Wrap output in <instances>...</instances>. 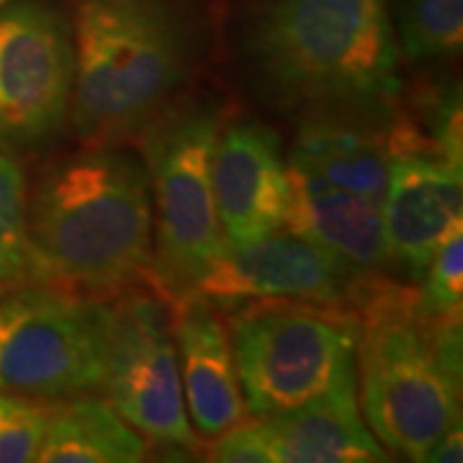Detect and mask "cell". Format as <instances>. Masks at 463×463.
I'll return each instance as SVG.
<instances>
[{"instance_id":"cell-12","label":"cell","mask_w":463,"mask_h":463,"mask_svg":"<svg viewBox=\"0 0 463 463\" xmlns=\"http://www.w3.org/2000/svg\"><path fill=\"white\" fill-rule=\"evenodd\" d=\"M463 167L432 155H399L381 203L392 265L420 281L448 237L461 232Z\"/></svg>"},{"instance_id":"cell-4","label":"cell","mask_w":463,"mask_h":463,"mask_svg":"<svg viewBox=\"0 0 463 463\" xmlns=\"http://www.w3.org/2000/svg\"><path fill=\"white\" fill-rule=\"evenodd\" d=\"M358 317L355 379L365 425L386 453L425 461L438 438L461 422V383L432 353L417 315V291L371 273L353 301Z\"/></svg>"},{"instance_id":"cell-1","label":"cell","mask_w":463,"mask_h":463,"mask_svg":"<svg viewBox=\"0 0 463 463\" xmlns=\"http://www.w3.org/2000/svg\"><path fill=\"white\" fill-rule=\"evenodd\" d=\"M240 50L255 88L291 114L389 109L402 93L389 0H252Z\"/></svg>"},{"instance_id":"cell-7","label":"cell","mask_w":463,"mask_h":463,"mask_svg":"<svg viewBox=\"0 0 463 463\" xmlns=\"http://www.w3.org/2000/svg\"><path fill=\"white\" fill-rule=\"evenodd\" d=\"M109 350V301L57 283L0 297V392L57 402L96 394Z\"/></svg>"},{"instance_id":"cell-20","label":"cell","mask_w":463,"mask_h":463,"mask_svg":"<svg viewBox=\"0 0 463 463\" xmlns=\"http://www.w3.org/2000/svg\"><path fill=\"white\" fill-rule=\"evenodd\" d=\"M417 291V315L422 319L461 315L463 307V232L448 237L446 245L422 273Z\"/></svg>"},{"instance_id":"cell-15","label":"cell","mask_w":463,"mask_h":463,"mask_svg":"<svg viewBox=\"0 0 463 463\" xmlns=\"http://www.w3.org/2000/svg\"><path fill=\"white\" fill-rule=\"evenodd\" d=\"M281 230L330 252L358 273L394 268L379 206L337 188L297 160H288V201Z\"/></svg>"},{"instance_id":"cell-19","label":"cell","mask_w":463,"mask_h":463,"mask_svg":"<svg viewBox=\"0 0 463 463\" xmlns=\"http://www.w3.org/2000/svg\"><path fill=\"white\" fill-rule=\"evenodd\" d=\"M397 50L422 65L456 57L463 47V0H397Z\"/></svg>"},{"instance_id":"cell-22","label":"cell","mask_w":463,"mask_h":463,"mask_svg":"<svg viewBox=\"0 0 463 463\" xmlns=\"http://www.w3.org/2000/svg\"><path fill=\"white\" fill-rule=\"evenodd\" d=\"M206 453L209 461L216 463H273L260 417H245L242 422L232 425L230 430L212 438Z\"/></svg>"},{"instance_id":"cell-23","label":"cell","mask_w":463,"mask_h":463,"mask_svg":"<svg viewBox=\"0 0 463 463\" xmlns=\"http://www.w3.org/2000/svg\"><path fill=\"white\" fill-rule=\"evenodd\" d=\"M463 430H461V422H456L450 430H446L440 438H438V443L428 450V456H425V461L428 463H458L463 458Z\"/></svg>"},{"instance_id":"cell-5","label":"cell","mask_w":463,"mask_h":463,"mask_svg":"<svg viewBox=\"0 0 463 463\" xmlns=\"http://www.w3.org/2000/svg\"><path fill=\"white\" fill-rule=\"evenodd\" d=\"M222 118L206 103H173L142 132L152 196L147 281L170 301L194 291L227 250L216 219L212 157Z\"/></svg>"},{"instance_id":"cell-10","label":"cell","mask_w":463,"mask_h":463,"mask_svg":"<svg viewBox=\"0 0 463 463\" xmlns=\"http://www.w3.org/2000/svg\"><path fill=\"white\" fill-rule=\"evenodd\" d=\"M368 276L297 234L279 230L224 250L194 291L224 312L258 298L312 301L353 312V301Z\"/></svg>"},{"instance_id":"cell-2","label":"cell","mask_w":463,"mask_h":463,"mask_svg":"<svg viewBox=\"0 0 463 463\" xmlns=\"http://www.w3.org/2000/svg\"><path fill=\"white\" fill-rule=\"evenodd\" d=\"M29 240L57 286L111 298L152 268V196L145 160L121 145L57 157L29 191Z\"/></svg>"},{"instance_id":"cell-21","label":"cell","mask_w":463,"mask_h":463,"mask_svg":"<svg viewBox=\"0 0 463 463\" xmlns=\"http://www.w3.org/2000/svg\"><path fill=\"white\" fill-rule=\"evenodd\" d=\"M50 402L0 392V463L36 461Z\"/></svg>"},{"instance_id":"cell-13","label":"cell","mask_w":463,"mask_h":463,"mask_svg":"<svg viewBox=\"0 0 463 463\" xmlns=\"http://www.w3.org/2000/svg\"><path fill=\"white\" fill-rule=\"evenodd\" d=\"M394 118L397 106L307 111L288 160L381 209L397 160Z\"/></svg>"},{"instance_id":"cell-9","label":"cell","mask_w":463,"mask_h":463,"mask_svg":"<svg viewBox=\"0 0 463 463\" xmlns=\"http://www.w3.org/2000/svg\"><path fill=\"white\" fill-rule=\"evenodd\" d=\"M75 44L70 16L50 0L0 8V149L50 147L70 127Z\"/></svg>"},{"instance_id":"cell-11","label":"cell","mask_w":463,"mask_h":463,"mask_svg":"<svg viewBox=\"0 0 463 463\" xmlns=\"http://www.w3.org/2000/svg\"><path fill=\"white\" fill-rule=\"evenodd\" d=\"M212 191L227 248L281 230L288 201V160L281 137L258 118H240L219 129Z\"/></svg>"},{"instance_id":"cell-16","label":"cell","mask_w":463,"mask_h":463,"mask_svg":"<svg viewBox=\"0 0 463 463\" xmlns=\"http://www.w3.org/2000/svg\"><path fill=\"white\" fill-rule=\"evenodd\" d=\"M260 422L273 463H376L392 458L365 425L355 373L322 397L288 412L260 417Z\"/></svg>"},{"instance_id":"cell-8","label":"cell","mask_w":463,"mask_h":463,"mask_svg":"<svg viewBox=\"0 0 463 463\" xmlns=\"http://www.w3.org/2000/svg\"><path fill=\"white\" fill-rule=\"evenodd\" d=\"M175 301L152 283H134L109 304V350L103 392L134 430L163 448L201 450L185 412L178 347L173 332Z\"/></svg>"},{"instance_id":"cell-25","label":"cell","mask_w":463,"mask_h":463,"mask_svg":"<svg viewBox=\"0 0 463 463\" xmlns=\"http://www.w3.org/2000/svg\"><path fill=\"white\" fill-rule=\"evenodd\" d=\"M3 288H5V286H3V283H0V297H3Z\"/></svg>"},{"instance_id":"cell-18","label":"cell","mask_w":463,"mask_h":463,"mask_svg":"<svg viewBox=\"0 0 463 463\" xmlns=\"http://www.w3.org/2000/svg\"><path fill=\"white\" fill-rule=\"evenodd\" d=\"M26 206V175L16 160L0 149V283L11 288L52 283L47 268L42 265L29 240Z\"/></svg>"},{"instance_id":"cell-24","label":"cell","mask_w":463,"mask_h":463,"mask_svg":"<svg viewBox=\"0 0 463 463\" xmlns=\"http://www.w3.org/2000/svg\"><path fill=\"white\" fill-rule=\"evenodd\" d=\"M5 3H8V0H0V8H3V5H5Z\"/></svg>"},{"instance_id":"cell-14","label":"cell","mask_w":463,"mask_h":463,"mask_svg":"<svg viewBox=\"0 0 463 463\" xmlns=\"http://www.w3.org/2000/svg\"><path fill=\"white\" fill-rule=\"evenodd\" d=\"M173 332L188 422L199 438L212 440L250 417L232 358L227 322L209 298L188 291L175 301Z\"/></svg>"},{"instance_id":"cell-3","label":"cell","mask_w":463,"mask_h":463,"mask_svg":"<svg viewBox=\"0 0 463 463\" xmlns=\"http://www.w3.org/2000/svg\"><path fill=\"white\" fill-rule=\"evenodd\" d=\"M75 90L70 127L85 145L139 139L178 103L201 62L181 0H72Z\"/></svg>"},{"instance_id":"cell-17","label":"cell","mask_w":463,"mask_h":463,"mask_svg":"<svg viewBox=\"0 0 463 463\" xmlns=\"http://www.w3.org/2000/svg\"><path fill=\"white\" fill-rule=\"evenodd\" d=\"M147 456V438L93 394L50 402L47 428L36 461L137 463Z\"/></svg>"},{"instance_id":"cell-6","label":"cell","mask_w":463,"mask_h":463,"mask_svg":"<svg viewBox=\"0 0 463 463\" xmlns=\"http://www.w3.org/2000/svg\"><path fill=\"white\" fill-rule=\"evenodd\" d=\"M230 312L227 335L250 417L297 410L355 373L358 317L347 309L258 298Z\"/></svg>"}]
</instances>
